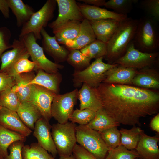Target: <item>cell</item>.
<instances>
[{
	"instance_id": "cell-1",
	"label": "cell",
	"mask_w": 159,
	"mask_h": 159,
	"mask_svg": "<svg viewBox=\"0 0 159 159\" xmlns=\"http://www.w3.org/2000/svg\"><path fill=\"white\" fill-rule=\"evenodd\" d=\"M97 89L102 108L120 124L140 126L141 117L159 110V94L153 90L103 82Z\"/></svg>"
},
{
	"instance_id": "cell-2",
	"label": "cell",
	"mask_w": 159,
	"mask_h": 159,
	"mask_svg": "<svg viewBox=\"0 0 159 159\" xmlns=\"http://www.w3.org/2000/svg\"><path fill=\"white\" fill-rule=\"evenodd\" d=\"M138 20L127 17L120 25L107 43V54L105 57L109 64H113L124 55L128 45L133 39Z\"/></svg>"
},
{
	"instance_id": "cell-3",
	"label": "cell",
	"mask_w": 159,
	"mask_h": 159,
	"mask_svg": "<svg viewBox=\"0 0 159 159\" xmlns=\"http://www.w3.org/2000/svg\"><path fill=\"white\" fill-rule=\"evenodd\" d=\"M158 21L148 16L138 20L137 29L132 41L135 47L144 52H158L159 33Z\"/></svg>"
},
{
	"instance_id": "cell-4",
	"label": "cell",
	"mask_w": 159,
	"mask_h": 159,
	"mask_svg": "<svg viewBox=\"0 0 159 159\" xmlns=\"http://www.w3.org/2000/svg\"><path fill=\"white\" fill-rule=\"evenodd\" d=\"M103 58L95 59L83 70L74 71L72 75L74 87H79L82 83H85L91 87L97 88L102 82L106 72L118 65L106 63L103 61Z\"/></svg>"
},
{
	"instance_id": "cell-5",
	"label": "cell",
	"mask_w": 159,
	"mask_h": 159,
	"mask_svg": "<svg viewBox=\"0 0 159 159\" xmlns=\"http://www.w3.org/2000/svg\"><path fill=\"white\" fill-rule=\"evenodd\" d=\"M57 4L56 0H47L43 6L35 12L29 20L22 26L19 38L32 33L37 40L41 39V30L53 18Z\"/></svg>"
},
{
	"instance_id": "cell-6",
	"label": "cell",
	"mask_w": 159,
	"mask_h": 159,
	"mask_svg": "<svg viewBox=\"0 0 159 159\" xmlns=\"http://www.w3.org/2000/svg\"><path fill=\"white\" fill-rule=\"evenodd\" d=\"M77 142L98 159H105L109 149L99 132L86 125L76 127Z\"/></svg>"
},
{
	"instance_id": "cell-7",
	"label": "cell",
	"mask_w": 159,
	"mask_h": 159,
	"mask_svg": "<svg viewBox=\"0 0 159 159\" xmlns=\"http://www.w3.org/2000/svg\"><path fill=\"white\" fill-rule=\"evenodd\" d=\"M74 123L68 122L58 123L52 126L51 134L59 156L72 155L77 144L76 127Z\"/></svg>"
},
{
	"instance_id": "cell-8",
	"label": "cell",
	"mask_w": 159,
	"mask_h": 159,
	"mask_svg": "<svg viewBox=\"0 0 159 159\" xmlns=\"http://www.w3.org/2000/svg\"><path fill=\"white\" fill-rule=\"evenodd\" d=\"M21 39H23L32 61L35 64L34 71L37 72L40 69L48 73H54L63 68V65L53 62L46 57L42 48L37 42L33 33L28 34Z\"/></svg>"
},
{
	"instance_id": "cell-9",
	"label": "cell",
	"mask_w": 159,
	"mask_h": 159,
	"mask_svg": "<svg viewBox=\"0 0 159 159\" xmlns=\"http://www.w3.org/2000/svg\"><path fill=\"white\" fill-rule=\"evenodd\" d=\"M158 54V52L146 53L138 50L135 47L132 41L124 55L113 64H117L125 67L138 70L146 67H151L155 64Z\"/></svg>"
},
{
	"instance_id": "cell-10",
	"label": "cell",
	"mask_w": 159,
	"mask_h": 159,
	"mask_svg": "<svg viewBox=\"0 0 159 159\" xmlns=\"http://www.w3.org/2000/svg\"><path fill=\"white\" fill-rule=\"evenodd\" d=\"M78 91L76 89L64 94H57L54 96L51 105V113L58 123L64 124L68 122L74 110Z\"/></svg>"
},
{
	"instance_id": "cell-11",
	"label": "cell",
	"mask_w": 159,
	"mask_h": 159,
	"mask_svg": "<svg viewBox=\"0 0 159 159\" xmlns=\"http://www.w3.org/2000/svg\"><path fill=\"white\" fill-rule=\"evenodd\" d=\"M53 92L42 86L33 84L29 102L38 110L42 118L49 122L52 116L51 107L56 95Z\"/></svg>"
},
{
	"instance_id": "cell-12",
	"label": "cell",
	"mask_w": 159,
	"mask_h": 159,
	"mask_svg": "<svg viewBox=\"0 0 159 159\" xmlns=\"http://www.w3.org/2000/svg\"><path fill=\"white\" fill-rule=\"evenodd\" d=\"M58 8V14L54 21L48 26L52 29L70 21H82L84 18L77 2L74 0H56Z\"/></svg>"
},
{
	"instance_id": "cell-13",
	"label": "cell",
	"mask_w": 159,
	"mask_h": 159,
	"mask_svg": "<svg viewBox=\"0 0 159 159\" xmlns=\"http://www.w3.org/2000/svg\"><path fill=\"white\" fill-rule=\"evenodd\" d=\"M51 128L49 122L42 117L35 123L33 134L38 144L54 158L58 153L52 136Z\"/></svg>"
},
{
	"instance_id": "cell-14",
	"label": "cell",
	"mask_w": 159,
	"mask_h": 159,
	"mask_svg": "<svg viewBox=\"0 0 159 159\" xmlns=\"http://www.w3.org/2000/svg\"><path fill=\"white\" fill-rule=\"evenodd\" d=\"M42 46L44 51L51 57L55 62L57 64L66 61L69 50L65 47L60 45L55 37L49 35L44 28L41 32Z\"/></svg>"
},
{
	"instance_id": "cell-15",
	"label": "cell",
	"mask_w": 159,
	"mask_h": 159,
	"mask_svg": "<svg viewBox=\"0 0 159 159\" xmlns=\"http://www.w3.org/2000/svg\"><path fill=\"white\" fill-rule=\"evenodd\" d=\"M0 125L25 137L32 132L23 122L16 112L2 106L0 109Z\"/></svg>"
},
{
	"instance_id": "cell-16",
	"label": "cell",
	"mask_w": 159,
	"mask_h": 159,
	"mask_svg": "<svg viewBox=\"0 0 159 159\" xmlns=\"http://www.w3.org/2000/svg\"><path fill=\"white\" fill-rule=\"evenodd\" d=\"M12 45V49L3 53L1 56L0 72H5L20 58L30 57L22 39H14Z\"/></svg>"
},
{
	"instance_id": "cell-17",
	"label": "cell",
	"mask_w": 159,
	"mask_h": 159,
	"mask_svg": "<svg viewBox=\"0 0 159 159\" xmlns=\"http://www.w3.org/2000/svg\"><path fill=\"white\" fill-rule=\"evenodd\" d=\"M84 19L89 21L111 19L120 21L125 20L127 15L117 14L113 11L99 7L77 3Z\"/></svg>"
},
{
	"instance_id": "cell-18",
	"label": "cell",
	"mask_w": 159,
	"mask_h": 159,
	"mask_svg": "<svg viewBox=\"0 0 159 159\" xmlns=\"http://www.w3.org/2000/svg\"><path fill=\"white\" fill-rule=\"evenodd\" d=\"M137 71L118 64L106 72L102 82L131 85Z\"/></svg>"
},
{
	"instance_id": "cell-19",
	"label": "cell",
	"mask_w": 159,
	"mask_h": 159,
	"mask_svg": "<svg viewBox=\"0 0 159 159\" xmlns=\"http://www.w3.org/2000/svg\"><path fill=\"white\" fill-rule=\"evenodd\" d=\"M90 22L84 19L81 22L78 34L72 40L68 41L64 44L69 49L80 50L96 39Z\"/></svg>"
},
{
	"instance_id": "cell-20",
	"label": "cell",
	"mask_w": 159,
	"mask_h": 159,
	"mask_svg": "<svg viewBox=\"0 0 159 159\" xmlns=\"http://www.w3.org/2000/svg\"><path fill=\"white\" fill-rule=\"evenodd\" d=\"M78 98L80 100V109H87L96 112L102 108L97 88L91 87L83 83L78 91Z\"/></svg>"
},
{
	"instance_id": "cell-21",
	"label": "cell",
	"mask_w": 159,
	"mask_h": 159,
	"mask_svg": "<svg viewBox=\"0 0 159 159\" xmlns=\"http://www.w3.org/2000/svg\"><path fill=\"white\" fill-rule=\"evenodd\" d=\"M132 85L145 89L159 88V74L157 70L151 67L138 70L132 80Z\"/></svg>"
},
{
	"instance_id": "cell-22",
	"label": "cell",
	"mask_w": 159,
	"mask_h": 159,
	"mask_svg": "<svg viewBox=\"0 0 159 159\" xmlns=\"http://www.w3.org/2000/svg\"><path fill=\"white\" fill-rule=\"evenodd\" d=\"M96 39L107 43L120 24V21L107 19L90 21Z\"/></svg>"
},
{
	"instance_id": "cell-23",
	"label": "cell",
	"mask_w": 159,
	"mask_h": 159,
	"mask_svg": "<svg viewBox=\"0 0 159 159\" xmlns=\"http://www.w3.org/2000/svg\"><path fill=\"white\" fill-rule=\"evenodd\" d=\"M158 136H150L143 131L135 149L140 157L143 159H159Z\"/></svg>"
},
{
	"instance_id": "cell-24",
	"label": "cell",
	"mask_w": 159,
	"mask_h": 159,
	"mask_svg": "<svg viewBox=\"0 0 159 159\" xmlns=\"http://www.w3.org/2000/svg\"><path fill=\"white\" fill-rule=\"evenodd\" d=\"M35 76L32 71L21 74L14 77L15 84L12 88L17 93L21 103L29 101L32 87V85L30 82Z\"/></svg>"
},
{
	"instance_id": "cell-25",
	"label": "cell",
	"mask_w": 159,
	"mask_h": 159,
	"mask_svg": "<svg viewBox=\"0 0 159 159\" xmlns=\"http://www.w3.org/2000/svg\"><path fill=\"white\" fill-rule=\"evenodd\" d=\"M34 78L30 82V84H35L45 87L59 94L62 75L58 72L54 73H47L42 69H38Z\"/></svg>"
},
{
	"instance_id": "cell-26",
	"label": "cell",
	"mask_w": 159,
	"mask_h": 159,
	"mask_svg": "<svg viewBox=\"0 0 159 159\" xmlns=\"http://www.w3.org/2000/svg\"><path fill=\"white\" fill-rule=\"evenodd\" d=\"M81 22L77 21H70L52 29L58 43L64 45L67 41L75 39L78 34Z\"/></svg>"
},
{
	"instance_id": "cell-27",
	"label": "cell",
	"mask_w": 159,
	"mask_h": 159,
	"mask_svg": "<svg viewBox=\"0 0 159 159\" xmlns=\"http://www.w3.org/2000/svg\"><path fill=\"white\" fill-rule=\"evenodd\" d=\"M24 124L31 130H34L35 124L42 117L37 108L31 102L21 103L16 112Z\"/></svg>"
},
{
	"instance_id": "cell-28",
	"label": "cell",
	"mask_w": 159,
	"mask_h": 159,
	"mask_svg": "<svg viewBox=\"0 0 159 159\" xmlns=\"http://www.w3.org/2000/svg\"><path fill=\"white\" fill-rule=\"evenodd\" d=\"M9 8L15 16L16 25L22 26L30 19L35 12L34 10L21 0H8Z\"/></svg>"
},
{
	"instance_id": "cell-29",
	"label": "cell",
	"mask_w": 159,
	"mask_h": 159,
	"mask_svg": "<svg viewBox=\"0 0 159 159\" xmlns=\"http://www.w3.org/2000/svg\"><path fill=\"white\" fill-rule=\"evenodd\" d=\"M120 125L102 108L96 112L94 118L86 126L91 129L100 132Z\"/></svg>"
},
{
	"instance_id": "cell-30",
	"label": "cell",
	"mask_w": 159,
	"mask_h": 159,
	"mask_svg": "<svg viewBox=\"0 0 159 159\" xmlns=\"http://www.w3.org/2000/svg\"><path fill=\"white\" fill-rule=\"evenodd\" d=\"M26 137L10 130L0 125V155L4 158L8 155L7 149L13 143L25 142Z\"/></svg>"
},
{
	"instance_id": "cell-31",
	"label": "cell",
	"mask_w": 159,
	"mask_h": 159,
	"mask_svg": "<svg viewBox=\"0 0 159 159\" xmlns=\"http://www.w3.org/2000/svg\"><path fill=\"white\" fill-rule=\"evenodd\" d=\"M119 131L120 134V145L128 150H132L136 149L141 134L143 131L139 127L134 126L130 129L121 128Z\"/></svg>"
},
{
	"instance_id": "cell-32",
	"label": "cell",
	"mask_w": 159,
	"mask_h": 159,
	"mask_svg": "<svg viewBox=\"0 0 159 159\" xmlns=\"http://www.w3.org/2000/svg\"><path fill=\"white\" fill-rule=\"evenodd\" d=\"M80 50L84 56L91 59L104 57L107 54V44L96 39Z\"/></svg>"
},
{
	"instance_id": "cell-33",
	"label": "cell",
	"mask_w": 159,
	"mask_h": 159,
	"mask_svg": "<svg viewBox=\"0 0 159 159\" xmlns=\"http://www.w3.org/2000/svg\"><path fill=\"white\" fill-rule=\"evenodd\" d=\"M23 159H53L54 158L38 143L24 145L22 151Z\"/></svg>"
},
{
	"instance_id": "cell-34",
	"label": "cell",
	"mask_w": 159,
	"mask_h": 159,
	"mask_svg": "<svg viewBox=\"0 0 159 159\" xmlns=\"http://www.w3.org/2000/svg\"><path fill=\"white\" fill-rule=\"evenodd\" d=\"M69 50V53L66 61L74 68V71H82L90 65L91 59L84 56L80 50Z\"/></svg>"
},
{
	"instance_id": "cell-35",
	"label": "cell",
	"mask_w": 159,
	"mask_h": 159,
	"mask_svg": "<svg viewBox=\"0 0 159 159\" xmlns=\"http://www.w3.org/2000/svg\"><path fill=\"white\" fill-rule=\"evenodd\" d=\"M21 103L17 93L12 88L0 93V104L2 107L16 112Z\"/></svg>"
},
{
	"instance_id": "cell-36",
	"label": "cell",
	"mask_w": 159,
	"mask_h": 159,
	"mask_svg": "<svg viewBox=\"0 0 159 159\" xmlns=\"http://www.w3.org/2000/svg\"><path fill=\"white\" fill-rule=\"evenodd\" d=\"M29 57H24L20 58L5 73L14 77L21 74L33 71L35 64L28 59Z\"/></svg>"
},
{
	"instance_id": "cell-37",
	"label": "cell",
	"mask_w": 159,
	"mask_h": 159,
	"mask_svg": "<svg viewBox=\"0 0 159 159\" xmlns=\"http://www.w3.org/2000/svg\"><path fill=\"white\" fill-rule=\"evenodd\" d=\"M137 0H110L106 1L104 6L113 10L114 12L118 14L126 15L133 8V4Z\"/></svg>"
},
{
	"instance_id": "cell-38",
	"label": "cell",
	"mask_w": 159,
	"mask_h": 159,
	"mask_svg": "<svg viewBox=\"0 0 159 159\" xmlns=\"http://www.w3.org/2000/svg\"><path fill=\"white\" fill-rule=\"evenodd\" d=\"M109 150L120 144V134L117 127H115L99 132Z\"/></svg>"
},
{
	"instance_id": "cell-39",
	"label": "cell",
	"mask_w": 159,
	"mask_h": 159,
	"mask_svg": "<svg viewBox=\"0 0 159 159\" xmlns=\"http://www.w3.org/2000/svg\"><path fill=\"white\" fill-rule=\"evenodd\" d=\"M140 156L136 150H129L121 145L109 150L105 159H135Z\"/></svg>"
},
{
	"instance_id": "cell-40",
	"label": "cell",
	"mask_w": 159,
	"mask_h": 159,
	"mask_svg": "<svg viewBox=\"0 0 159 159\" xmlns=\"http://www.w3.org/2000/svg\"><path fill=\"white\" fill-rule=\"evenodd\" d=\"M96 112L87 109H76L74 110L69 120L73 123L81 125H86L95 117Z\"/></svg>"
},
{
	"instance_id": "cell-41",
	"label": "cell",
	"mask_w": 159,
	"mask_h": 159,
	"mask_svg": "<svg viewBox=\"0 0 159 159\" xmlns=\"http://www.w3.org/2000/svg\"><path fill=\"white\" fill-rule=\"evenodd\" d=\"M141 8L157 21L159 20V0H144L140 3Z\"/></svg>"
},
{
	"instance_id": "cell-42",
	"label": "cell",
	"mask_w": 159,
	"mask_h": 159,
	"mask_svg": "<svg viewBox=\"0 0 159 159\" xmlns=\"http://www.w3.org/2000/svg\"><path fill=\"white\" fill-rule=\"evenodd\" d=\"M11 37V32L7 27H0V63L1 57L4 52L8 49L12 48V44L9 42Z\"/></svg>"
},
{
	"instance_id": "cell-43",
	"label": "cell",
	"mask_w": 159,
	"mask_h": 159,
	"mask_svg": "<svg viewBox=\"0 0 159 159\" xmlns=\"http://www.w3.org/2000/svg\"><path fill=\"white\" fill-rule=\"evenodd\" d=\"M23 142L18 141L12 143L9 147L10 153L4 159H23L22 151Z\"/></svg>"
},
{
	"instance_id": "cell-44",
	"label": "cell",
	"mask_w": 159,
	"mask_h": 159,
	"mask_svg": "<svg viewBox=\"0 0 159 159\" xmlns=\"http://www.w3.org/2000/svg\"><path fill=\"white\" fill-rule=\"evenodd\" d=\"M72 155L75 159H98L77 144L74 148Z\"/></svg>"
},
{
	"instance_id": "cell-45",
	"label": "cell",
	"mask_w": 159,
	"mask_h": 159,
	"mask_svg": "<svg viewBox=\"0 0 159 159\" xmlns=\"http://www.w3.org/2000/svg\"><path fill=\"white\" fill-rule=\"evenodd\" d=\"M15 84V77L4 72H0V93L12 88Z\"/></svg>"
},
{
	"instance_id": "cell-46",
	"label": "cell",
	"mask_w": 159,
	"mask_h": 159,
	"mask_svg": "<svg viewBox=\"0 0 159 159\" xmlns=\"http://www.w3.org/2000/svg\"><path fill=\"white\" fill-rule=\"evenodd\" d=\"M9 9L8 0H0V11L6 19L9 17Z\"/></svg>"
},
{
	"instance_id": "cell-47",
	"label": "cell",
	"mask_w": 159,
	"mask_h": 159,
	"mask_svg": "<svg viewBox=\"0 0 159 159\" xmlns=\"http://www.w3.org/2000/svg\"><path fill=\"white\" fill-rule=\"evenodd\" d=\"M84 4L99 7L104 6L106 2L105 0H78Z\"/></svg>"
},
{
	"instance_id": "cell-48",
	"label": "cell",
	"mask_w": 159,
	"mask_h": 159,
	"mask_svg": "<svg viewBox=\"0 0 159 159\" xmlns=\"http://www.w3.org/2000/svg\"><path fill=\"white\" fill-rule=\"evenodd\" d=\"M150 127L153 131L159 132V114L158 113L152 119Z\"/></svg>"
},
{
	"instance_id": "cell-49",
	"label": "cell",
	"mask_w": 159,
	"mask_h": 159,
	"mask_svg": "<svg viewBox=\"0 0 159 159\" xmlns=\"http://www.w3.org/2000/svg\"><path fill=\"white\" fill-rule=\"evenodd\" d=\"M59 159H75L72 155H69L59 156Z\"/></svg>"
},
{
	"instance_id": "cell-50",
	"label": "cell",
	"mask_w": 159,
	"mask_h": 159,
	"mask_svg": "<svg viewBox=\"0 0 159 159\" xmlns=\"http://www.w3.org/2000/svg\"><path fill=\"white\" fill-rule=\"evenodd\" d=\"M0 159H4V158H2L0 155Z\"/></svg>"
},
{
	"instance_id": "cell-51",
	"label": "cell",
	"mask_w": 159,
	"mask_h": 159,
	"mask_svg": "<svg viewBox=\"0 0 159 159\" xmlns=\"http://www.w3.org/2000/svg\"><path fill=\"white\" fill-rule=\"evenodd\" d=\"M1 105H0V109L1 108Z\"/></svg>"
},
{
	"instance_id": "cell-52",
	"label": "cell",
	"mask_w": 159,
	"mask_h": 159,
	"mask_svg": "<svg viewBox=\"0 0 159 159\" xmlns=\"http://www.w3.org/2000/svg\"><path fill=\"white\" fill-rule=\"evenodd\" d=\"M135 159H139L138 158H135Z\"/></svg>"
},
{
	"instance_id": "cell-53",
	"label": "cell",
	"mask_w": 159,
	"mask_h": 159,
	"mask_svg": "<svg viewBox=\"0 0 159 159\" xmlns=\"http://www.w3.org/2000/svg\"><path fill=\"white\" fill-rule=\"evenodd\" d=\"M53 159H55V158H53Z\"/></svg>"
}]
</instances>
